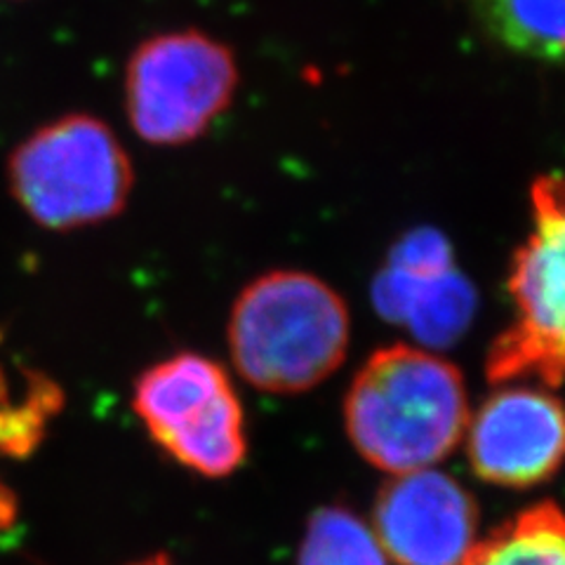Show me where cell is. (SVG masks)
Listing matches in <instances>:
<instances>
[{
    "instance_id": "7a4b0ae2",
    "label": "cell",
    "mask_w": 565,
    "mask_h": 565,
    "mask_svg": "<svg viewBox=\"0 0 565 565\" xmlns=\"http://www.w3.org/2000/svg\"><path fill=\"white\" fill-rule=\"evenodd\" d=\"M349 334L340 292L305 271L255 278L228 316L232 361L267 394H302L326 382L347 359Z\"/></svg>"
},
{
    "instance_id": "3957f363",
    "label": "cell",
    "mask_w": 565,
    "mask_h": 565,
    "mask_svg": "<svg viewBox=\"0 0 565 565\" xmlns=\"http://www.w3.org/2000/svg\"><path fill=\"white\" fill-rule=\"evenodd\" d=\"M132 163L104 120L68 114L31 132L8 161V184L26 215L52 232H74L120 215Z\"/></svg>"
},
{
    "instance_id": "ba28073f",
    "label": "cell",
    "mask_w": 565,
    "mask_h": 565,
    "mask_svg": "<svg viewBox=\"0 0 565 565\" xmlns=\"http://www.w3.org/2000/svg\"><path fill=\"white\" fill-rule=\"evenodd\" d=\"M479 509L450 476L396 473L375 504V535L398 565H459L473 544Z\"/></svg>"
},
{
    "instance_id": "8992f818",
    "label": "cell",
    "mask_w": 565,
    "mask_h": 565,
    "mask_svg": "<svg viewBox=\"0 0 565 565\" xmlns=\"http://www.w3.org/2000/svg\"><path fill=\"white\" fill-rule=\"evenodd\" d=\"M234 52L201 31H170L141 43L126 71V111L139 139L182 147L203 137L232 106Z\"/></svg>"
},
{
    "instance_id": "30bf717a",
    "label": "cell",
    "mask_w": 565,
    "mask_h": 565,
    "mask_svg": "<svg viewBox=\"0 0 565 565\" xmlns=\"http://www.w3.org/2000/svg\"><path fill=\"white\" fill-rule=\"evenodd\" d=\"M494 41L523 57L565 64V0H473Z\"/></svg>"
},
{
    "instance_id": "6da1fadb",
    "label": "cell",
    "mask_w": 565,
    "mask_h": 565,
    "mask_svg": "<svg viewBox=\"0 0 565 565\" xmlns=\"http://www.w3.org/2000/svg\"><path fill=\"white\" fill-rule=\"evenodd\" d=\"M469 417L459 367L408 344L375 351L344 398V427L353 448L394 476L429 469L448 457Z\"/></svg>"
},
{
    "instance_id": "8fae6325",
    "label": "cell",
    "mask_w": 565,
    "mask_h": 565,
    "mask_svg": "<svg viewBox=\"0 0 565 565\" xmlns=\"http://www.w3.org/2000/svg\"><path fill=\"white\" fill-rule=\"evenodd\" d=\"M459 565H565V511L540 502L473 542Z\"/></svg>"
},
{
    "instance_id": "5b68a950",
    "label": "cell",
    "mask_w": 565,
    "mask_h": 565,
    "mask_svg": "<svg viewBox=\"0 0 565 565\" xmlns=\"http://www.w3.org/2000/svg\"><path fill=\"white\" fill-rule=\"evenodd\" d=\"M132 408L174 462L207 479L241 469L245 413L226 370L201 353H174L135 382Z\"/></svg>"
},
{
    "instance_id": "277c9868",
    "label": "cell",
    "mask_w": 565,
    "mask_h": 565,
    "mask_svg": "<svg viewBox=\"0 0 565 565\" xmlns=\"http://www.w3.org/2000/svg\"><path fill=\"white\" fill-rule=\"evenodd\" d=\"M530 205L533 232L507 278L514 316L488 351L486 377L494 386L535 380L554 388L565 382V177H537Z\"/></svg>"
},
{
    "instance_id": "52a82bcc",
    "label": "cell",
    "mask_w": 565,
    "mask_h": 565,
    "mask_svg": "<svg viewBox=\"0 0 565 565\" xmlns=\"http://www.w3.org/2000/svg\"><path fill=\"white\" fill-rule=\"evenodd\" d=\"M467 438L469 465L481 481L540 486L565 465V403L546 386H504L469 417Z\"/></svg>"
},
{
    "instance_id": "9c48e42d",
    "label": "cell",
    "mask_w": 565,
    "mask_h": 565,
    "mask_svg": "<svg viewBox=\"0 0 565 565\" xmlns=\"http://www.w3.org/2000/svg\"><path fill=\"white\" fill-rule=\"evenodd\" d=\"M375 307L392 323L408 326L422 342L448 344L462 334L473 316V290L452 269L413 274L388 267L375 280Z\"/></svg>"
},
{
    "instance_id": "7c38bea8",
    "label": "cell",
    "mask_w": 565,
    "mask_h": 565,
    "mask_svg": "<svg viewBox=\"0 0 565 565\" xmlns=\"http://www.w3.org/2000/svg\"><path fill=\"white\" fill-rule=\"evenodd\" d=\"M299 565H386V554L361 519L342 507H326L309 521Z\"/></svg>"
},
{
    "instance_id": "4fadbf2b",
    "label": "cell",
    "mask_w": 565,
    "mask_h": 565,
    "mask_svg": "<svg viewBox=\"0 0 565 565\" xmlns=\"http://www.w3.org/2000/svg\"><path fill=\"white\" fill-rule=\"evenodd\" d=\"M132 565H172L166 556H151L147 561H139V563H132Z\"/></svg>"
}]
</instances>
